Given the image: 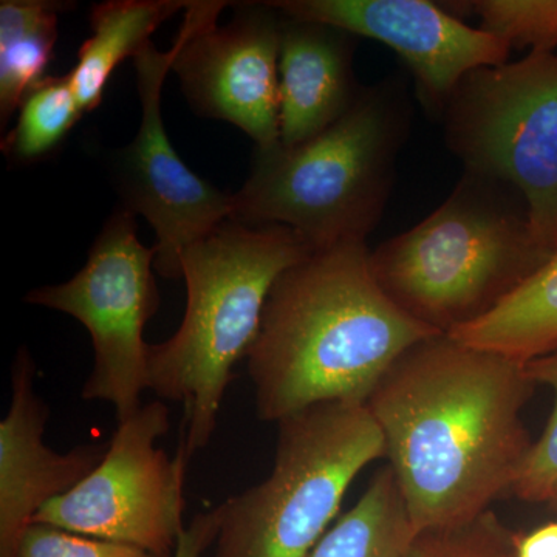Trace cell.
Segmentation results:
<instances>
[{"instance_id": "cell-19", "label": "cell", "mask_w": 557, "mask_h": 557, "mask_svg": "<svg viewBox=\"0 0 557 557\" xmlns=\"http://www.w3.org/2000/svg\"><path fill=\"white\" fill-rule=\"evenodd\" d=\"M86 115L67 76L39 81L17 110L13 129L2 138V152L13 164H33L53 156Z\"/></svg>"}, {"instance_id": "cell-10", "label": "cell", "mask_w": 557, "mask_h": 557, "mask_svg": "<svg viewBox=\"0 0 557 557\" xmlns=\"http://www.w3.org/2000/svg\"><path fill=\"white\" fill-rule=\"evenodd\" d=\"M228 2H189L174 42L177 73L190 108L207 119L244 131L256 149L281 143L278 49L282 16L270 2L236 3L228 25L219 27Z\"/></svg>"}, {"instance_id": "cell-9", "label": "cell", "mask_w": 557, "mask_h": 557, "mask_svg": "<svg viewBox=\"0 0 557 557\" xmlns=\"http://www.w3.org/2000/svg\"><path fill=\"white\" fill-rule=\"evenodd\" d=\"M170 428L164 403L141 405L120 421L101 463L40 509L33 523L174 557L186 528L183 490L190 456L183 440L172 458L157 446Z\"/></svg>"}, {"instance_id": "cell-7", "label": "cell", "mask_w": 557, "mask_h": 557, "mask_svg": "<svg viewBox=\"0 0 557 557\" xmlns=\"http://www.w3.org/2000/svg\"><path fill=\"white\" fill-rule=\"evenodd\" d=\"M450 152L465 171L525 200L539 244L557 252V53L474 70L443 110Z\"/></svg>"}, {"instance_id": "cell-15", "label": "cell", "mask_w": 557, "mask_h": 557, "mask_svg": "<svg viewBox=\"0 0 557 557\" xmlns=\"http://www.w3.org/2000/svg\"><path fill=\"white\" fill-rule=\"evenodd\" d=\"M183 0H110L91 9V36L84 40L67 78L84 113L100 108L112 73L150 44L161 24L188 9Z\"/></svg>"}, {"instance_id": "cell-14", "label": "cell", "mask_w": 557, "mask_h": 557, "mask_svg": "<svg viewBox=\"0 0 557 557\" xmlns=\"http://www.w3.org/2000/svg\"><path fill=\"white\" fill-rule=\"evenodd\" d=\"M355 38L332 25L284 16L278 49L282 146L317 137L357 100L362 87L355 79Z\"/></svg>"}, {"instance_id": "cell-5", "label": "cell", "mask_w": 557, "mask_h": 557, "mask_svg": "<svg viewBox=\"0 0 557 557\" xmlns=\"http://www.w3.org/2000/svg\"><path fill=\"white\" fill-rule=\"evenodd\" d=\"M552 256L518 190L465 171L426 219L370 251V265L399 309L448 335L496 309Z\"/></svg>"}, {"instance_id": "cell-2", "label": "cell", "mask_w": 557, "mask_h": 557, "mask_svg": "<svg viewBox=\"0 0 557 557\" xmlns=\"http://www.w3.org/2000/svg\"><path fill=\"white\" fill-rule=\"evenodd\" d=\"M445 335L380 287L366 242L318 249L271 288L248 354L259 420L325 401L366 403L410 347Z\"/></svg>"}, {"instance_id": "cell-3", "label": "cell", "mask_w": 557, "mask_h": 557, "mask_svg": "<svg viewBox=\"0 0 557 557\" xmlns=\"http://www.w3.org/2000/svg\"><path fill=\"white\" fill-rule=\"evenodd\" d=\"M313 251L287 226L233 220L183 251L185 318L170 339L149 344L148 391L185 409L182 440L190 457L211 442L234 368L258 338L271 288Z\"/></svg>"}, {"instance_id": "cell-1", "label": "cell", "mask_w": 557, "mask_h": 557, "mask_svg": "<svg viewBox=\"0 0 557 557\" xmlns=\"http://www.w3.org/2000/svg\"><path fill=\"white\" fill-rule=\"evenodd\" d=\"M525 362L449 335L421 341L366 401L413 531L458 525L511 491L531 443Z\"/></svg>"}, {"instance_id": "cell-12", "label": "cell", "mask_w": 557, "mask_h": 557, "mask_svg": "<svg viewBox=\"0 0 557 557\" xmlns=\"http://www.w3.org/2000/svg\"><path fill=\"white\" fill-rule=\"evenodd\" d=\"M289 20L332 25L379 40L401 58L431 115L442 116L469 73L507 64L509 46L472 28L429 0H281L270 2Z\"/></svg>"}, {"instance_id": "cell-16", "label": "cell", "mask_w": 557, "mask_h": 557, "mask_svg": "<svg viewBox=\"0 0 557 557\" xmlns=\"http://www.w3.org/2000/svg\"><path fill=\"white\" fill-rule=\"evenodd\" d=\"M448 335L520 362L556 348L557 252L496 309Z\"/></svg>"}, {"instance_id": "cell-6", "label": "cell", "mask_w": 557, "mask_h": 557, "mask_svg": "<svg viewBox=\"0 0 557 557\" xmlns=\"http://www.w3.org/2000/svg\"><path fill=\"white\" fill-rule=\"evenodd\" d=\"M269 479L222 507L214 557H309L359 472L386 457L366 403L325 401L277 421Z\"/></svg>"}, {"instance_id": "cell-8", "label": "cell", "mask_w": 557, "mask_h": 557, "mask_svg": "<svg viewBox=\"0 0 557 557\" xmlns=\"http://www.w3.org/2000/svg\"><path fill=\"white\" fill-rule=\"evenodd\" d=\"M135 218L129 209H116L75 276L25 296V302L61 311L87 329L94 369L81 397L110 403L119 423L141 408L139 397L148 391L145 329L160 304L156 252L138 240Z\"/></svg>"}, {"instance_id": "cell-25", "label": "cell", "mask_w": 557, "mask_h": 557, "mask_svg": "<svg viewBox=\"0 0 557 557\" xmlns=\"http://www.w3.org/2000/svg\"><path fill=\"white\" fill-rule=\"evenodd\" d=\"M515 557H557V522L539 527L527 536H518Z\"/></svg>"}, {"instance_id": "cell-18", "label": "cell", "mask_w": 557, "mask_h": 557, "mask_svg": "<svg viewBox=\"0 0 557 557\" xmlns=\"http://www.w3.org/2000/svg\"><path fill=\"white\" fill-rule=\"evenodd\" d=\"M413 536L408 505L387 465L309 557H405Z\"/></svg>"}, {"instance_id": "cell-4", "label": "cell", "mask_w": 557, "mask_h": 557, "mask_svg": "<svg viewBox=\"0 0 557 557\" xmlns=\"http://www.w3.org/2000/svg\"><path fill=\"white\" fill-rule=\"evenodd\" d=\"M410 116L403 79L362 87L351 108L317 137L256 149L251 174L233 194L230 220L287 226L314 251L368 240L391 197Z\"/></svg>"}, {"instance_id": "cell-13", "label": "cell", "mask_w": 557, "mask_h": 557, "mask_svg": "<svg viewBox=\"0 0 557 557\" xmlns=\"http://www.w3.org/2000/svg\"><path fill=\"white\" fill-rule=\"evenodd\" d=\"M49 409L36 392V364L21 347L11 368V405L0 421V557H16L36 515L101 463L108 445L57 453L44 442Z\"/></svg>"}, {"instance_id": "cell-20", "label": "cell", "mask_w": 557, "mask_h": 557, "mask_svg": "<svg viewBox=\"0 0 557 557\" xmlns=\"http://www.w3.org/2000/svg\"><path fill=\"white\" fill-rule=\"evenodd\" d=\"M465 7L480 17V30L497 36L509 49L556 53L557 0H474Z\"/></svg>"}, {"instance_id": "cell-11", "label": "cell", "mask_w": 557, "mask_h": 557, "mask_svg": "<svg viewBox=\"0 0 557 557\" xmlns=\"http://www.w3.org/2000/svg\"><path fill=\"white\" fill-rule=\"evenodd\" d=\"M174 60V46L160 51L152 42L134 58L141 123L113 161L121 207L148 219L157 236L153 269L170 278L182 277L183 251L230 220L234 203L233 194L222 193L183 163L164 129L161 90Z\"/></svg>"}, {"instance_id": "cell-23", "label": "cell", "mask_w": 557, "mask_h": 557, "mask_svg": "<svg viewBox=\"0 0 557 557\" xmlns=\"http://www.w3.org/2000/svg\"><path fill=\"white\" fill-rule=\"evenodd\" d=\"M16 557H159L132 545L32 523L21 539Z\"/></svg>"}, {"instance_id": "cell-22", "label": "cell", "mask_w": 557, "mask_h": 557, "mask_svg": "<svg viewBox=\"0 0 557 557\" xmlns=\"http://www.w3.org/2000/svg\"><path fill=\"white\" fill-rule=\"evenodd\" d=\"M516 539L487 509L468 522L417 533L405 557H515Z\"/></svg>"}, {"instance_id": "cell-21", "label": "cell", "mask_w": 557, "mask_h": 557, "mask_svg": "<svg viewBox=\"0 0 557 557\" xmlns=\"http://www.w3.org/2000/svg\"><path fill=\"white\" fill-rule=\"evenodd\" d=\"M534 384H544L555 395L544 434L531 443L511 491L528 504L557 507V347L525 362Z\"/></svg>"}, {"instance_id": "cell-24", "label": "cell", "mask_w": 557, "mask_h": 557, "mask_svg": "<svg viewBox=\"0 0 557 557\" xmlns=\"http://www.w3.org/2000/svg\"><path fill=\"white\" fill-rule=\"evenodd\" d=\"M222 507L200 512L180 536L177 552L174 557H203L209 548L214 547L218 539Z\"/></svg>"}, {"instance_id": "cell-17", "label": "cell", "mask_w": 557, "mask_h": 557, "mask_svg": "<svg viewBox=\"0 0 557 557\" xmlns=\"http://www.w3.org/2000/svg\"><path fill=\"white\" fill-rule=\"evenodd\" d=\"M67 2H0V121L2 129L20 110L28 91L46 78L58 40L60 14Z\"/></svg>"}]
</instances>
